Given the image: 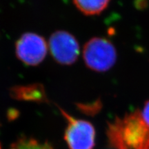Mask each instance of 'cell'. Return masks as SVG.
<instances>
[{
  "instance_id": "277c9868",
  "label": "cell",
  "mask_w": 149,
  "mask_h": 149,
  "mask_svg": "<svg viewBox=\"0 0 149 149\" xmlns=\"http://www.w3.org/2000/svg\"><path fill=\"white\" fill-rule=\"evenodd\" d=\"M48 45L41 35L34 33H26L22 35L15 44L17 58L24 64L31 66L39 65L47 55Z\"/></svg>"
},
{
  "instance_id": "3957f363",
  "label": "cell",
  "mask_w": 149,
  "mask_h": 149,
  "mask_svg": "<svg viewBox=\"0 0 149 149\" xmlns=\"http://www.w3.org/2000/svg\"><path fill=\"white\" fill-rule=\"evenodd\" d=\"M67 121L64 138L70 149H93L95 146V130L89 122L76 119L59 108Z\"/></svg>"
},
{
  "instance_id": "5b68a950",
  "label": "cell",
  "mask_w": 149,
  "mask_h": 149,
  "mask_svg": "<svg viewBox=\"0 0 149 149\" xmlns=\"http://www.w3.org/2000/svg\"><path fill=\"white\" fill-rule=\"evenodd\" d=\"M48 48L54 59L61 65H71L77 61L80 48L77 40L65 31H57L51 35Z\"/></svg>"
},
{
  "instance_id": "6da1fadb",
  "label": "cell",
  "mask_w": 149,
  "mask_h": 149,
  "mask_svg": "<svg viewBox=\"0 0 149 149\" xmlns=\"http://www.w3.org/2000/svg\"><path fill=\"white\" fill-rule=\"evenodd\" d=\"M110 146L116 149H149V126L139 110L108 124Z\"/></svg>"
},
{
  "instance_id": "ba28073f",
  "label": "cell",
  "mask_w": 149,
  "mask_h": 149,
  "mask_svg": "<svg viewBox=\"0 0 149 149\" xmlns=\"http://www.w3.org/2000/svg\"><path fill=\"white\" fill-rule=\"evenodd\" d=\"M10 149H53L48 142H40L34 139L21 138L12 145Z\"/></svg>"
},
{
  "instance_id": "8992f818",
  "label": "cell",
  "mask_w": 149,
  "mask_h": 149,
  "mask_svg": "<svg viewBox=\"0 0 149 149\" xmlns=\"http://www.w3.org/2000/svg\"><path fill=\"white\" fill-rule=\"evenodd\" d=\"M13 95L17 100L44 102L46 100L44 91L40 85L20 86L13 89Z\"/></svg>"
},
{
  "instance_id": "9c48e42d",
  "label": "cell",
  "mask_w": 149,
  "mask_h": 149,
  "mask_svg": "<svg viewBox=\"0 0 149 149\" xmlns=\"http://www.w3.org/2000/svg\"><path fill=\"white\" fill-rule=\"evenodd\" d=\"M141 113L144 122L149 126V100L145 103L144 109L142 112H141Z\"/></svg>"
},
{
  "instance_id": "52a82bcc",
  "label": "cell",
  "mask_w": 149,
  "mask_h": 149,
  "mask_svg": "<svg viewBox=\"0 0 149 149\" xmlns=\"http://www.w3.org/2000/svg\"><path fill=\"white\" fill-rule=\"evenodd\" d=\"M80 12L85 15L92 16L102 13L107 8L111 0H72Z\"/></svg>"
},
{
  "instance_id": "7a4b0ae2",
  "label": "cell",
  "mask_w": 149,
  "mask_h": 149,
  "mask_svg": "<svg viewBox=\"0 0 149 149\" xmlns=\"http://www.w3.org/2000/svg\"><path fill=\"white\" fill-rule=\"evenodd\" d=\"M83 57L86 66L91 70L106 72L116 62L117 51L109 40L103 37H93L86 43Z\"/></svg>"
},
{
  "instance_id": "30bf717a",
  "label": "cell",
  "mask_w": 149,
  "mask_h": 149,
  "mask_svg": "<svg viewBox=\"0 0 149 149\" xmlns=\"http://www.w3.org/2000/svg\"><path fill=\"white\" fill-rule=\"evenodd\" d=\"M0 149H1V145H0Z\"/></svg>"
}]
</instances>
